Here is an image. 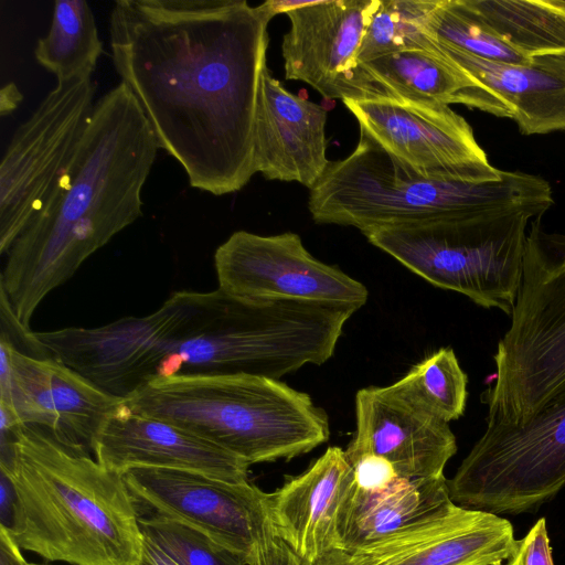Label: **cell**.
I'll return each instance as SVG.
<instances>
[{
    "label": "cell",
    "instance_id": "cell-1",
    "mask_svg": "<svg viewBox=\"0 0 565 565\" xmlns=\"http://www.w3.org/2000/svg\"><path fill=\"white\" fill-rule=\"evenodd\" d=\"M271 19L264 3L245 0L114 4L115 70L192 188L224 195L256 173L255 116Z\"/></svg>",
    "mask_w": 565,
    "mask_h": 565
},
{
    "label": "cell",
    "instance_id": "cell-2",
    "mask_svg": "<svg viewBox=\"0 0 565 565\" xmlns=\"http://www.w3.org/2000/svg\"><path fill=\"white\" fill-rule=\"evenodd\" d=\"M35 335L53 358L122 399L152 380L178 375L279 380L323 364L335 348L327 306L248 300L220 288L174 291L147 316Z\"/></svg>",
    "mask_w": 565,
    "mask_h": 565
},
{
    "label": "cell",
    "instance_id": "cell-3",
    "mask_svg": "<svg viewBox=\"0 0 565 565\" xmlns=\"http://www.w3.org/2000/svg\"><path fill=\"white\" fill-rule=\"evenodd\" d=\"M158 149L125 84L97 100L66 172L7 253L0 289L24 327L52 290L142 215Z\"/></svg>",
    "mask_w": 565,
    "mask_h": 565
},
{
    "label": "cell",
    "instance_id": "cell-4",
    "mask_svg": "<svg viewBox=\"0 0 565 565\" xmlns=\"http://www.w3.org/2000/svg\"><path fill=\"white\" fill-rule=\"evenodd\" d=\"M0 448L14 490L7 530L21 550L71 565L138 564L143 535L121 473L35 426Z\"/></svg>",
    "mask_w": 565,
    "mask_h": 565
},
{
    "label": "cell",
    "instance_id": "cell-5",
    "mask_svg": "<svg viewBox=\"0 0 565 565\" xmlns=\"http://www.w3.org/2000/svg\"><path fill=\"white\" fill-rule=\"evenodd\" d=\"M124 403L134 413L189 429L249 465L289 460L330 436L327 413L307 393L263 376L161 377Z\"/></svg>",
    "mask_w": 565,
    "mask_h": 565
},
{
    "label": "cell",
    "instance_id": "cell-6",
    "mask_svg": "<svg viewBox=\"0 0 565 565\" xmlns=\"http://www.w3.org/2000/svg\"><path fill=\"white\" fill-rule=\"evenodd\" d=\"M554 204L550 183L521 171L499 181L426 178L399 162L365 131L347 158L330 161L310 189L308 209L319 224L367 230L466 214Z\"/></svg>",
    "mask_w": 565,
    "mask_h": 565
},
{
    "label": "cell",
    "instance_id": "cell-7",
    "mask_svg": "<svg viewBox=\"0 0 565 565\" xmlns=\"http://www.w3.org/2000/svg\"><path fill=\"white\" fill-rule=\"evenodd\" d=\"M510 316L482 394L487 423L524 424L565 393V234L546 232L541 217L526 235Z\"/></svg>",
    "mask_w": 565,
    "mask_h": 565
},
{
    "label": "cell",
    "instance_id": "cell-8",
    "mask_svg": "<svg viewBox=\"0 0 565 565\" xmlns=\"http://www.w3.org/2000/svg\"><path fill=\"white\" fill-rule=\"evenodd\" d=\"M544 213L535 207L488 211L363 234L433 286L510 316L521 282L526 227Z\"/></svg>",
    "mask_w": 565,
    "mask_h": 565
},
{
    "label": "cell",
    "instance_id": "cell-9",
    "mask_svg": "<svg viewBox=\"0 0 565 565\" xmlns=\"http://www.w3.org/2000/svg\"><path fill=\"white\" fill-rule=\"evenodd\" d=\"M447 484L455 504L497 515L553 499L565 487V393L524 424L487 423Z\"/></svg>",
    "mask_w": 565,
    "mask_h": 565
},
{
    "label": "cell",
    "instance_id": "cell-10",
    "mask_svg": "<svg viewBox=\"0 0 565 565\" xmlns=\"http://www.w3.org/2000/svg\"><path fill=\"white\" fill-rule=\"evenodd\" d=\"M90 75L57 81L15 130L0 164V253L7 254L66 172L94 109Z\"/></svg>",
    "mask_w": 565,
    "mask_h": 565
},
{
    "label": "cell",
    "instance_id": "cell-11",
    "mask_svg": "<svg viewBox=\"0 0 565 565\" xmlns=\"http://www.w3.org/2000/svg\"><path fill=\"white\" fill-rule=\"evenodd\" d=\"M365 131L390 154L435 180L493 182V167L469 122L449 105L379 98L343 100Z\"/></svg>",
    "mask_w": 565,
    "mask_h": 565
},
{
    "label": "cell",
    "instance_id": "cell-12",
    "mask_svg": "<svg viewBox=\"0 0 565 565\" xmlns=\"http://www.w3.org/2000/svg\"><path fill=\"white\" fill-rule=\"evenodd\" d=\"M218 288L248 300H290L359 310L369 291L341 269L313 257L292 232H234L214 254Z\"/></svg>",
    "mask_w": 565,
    "mask_h": 565
},
{
    "label": "cell",
    "instance_id": "cell-13",
    "mask_svg": "<svg viewBox=\"0 0 565 565\" xmlns=\"http://www.w3.org/2000/svg\"><path fill=\"white\" fill-rule=\"evenodd\" d=\"M121 475L138 518L189 525L248 564L269 519L266 492L249 481L231 482L186 470L131 468Z\"/></svg>",
    "mask_w": 565,
    "mask_h": 565
},
{
    "label": "cell",
    "instance_id": "cell-14",
    "mask_svg": "<svg viewBox=\"0 0 565 565\" xmlns=\"http://www.w3.org/2000/svg\"><path fill=\"white\" fill-rule=\"evenodd\" d=\"M380 0L303 1L289 11L281 52L285 77L301 81L329 99L382 98L358 61Z\"/></svg>",
    "mask_w": 565,
    "mask_h": 565
},
{
    "label": "cell",
    "instance_id": "cell-15",
    "mask_svg": "<svg viewBox=\"0 0 565 565\" xmlns=\"http://www.w3.org/2000/svg\"><path fill=\"white\" fill-rule=\"evenodd\" d=\"M355 419V434L345 450L348 460L364 454L377 455L388 460L401 478L441 477L457 451L449 423L391 385L358 391Z\"/></svg>",
    "mask_w": 565,
    "mask_h": 565
},
{
    "label": "cell",
    "instance_id": "cell-16",
    "mask_svg": "<svg viewBox=\"0 0 565 565\" xmlns=\"http://www.w3.org/2000/svg\"><path fill=\"white\" fill-rule=\"evenodd\" d=\"M11 408L22 425L47 430L92 454L94 438L122 398L55 358H33L11 345Z\"/></svg>",
    "mask_w": 565,
    "mask_h": 565
},
{
    "label": "cell",
    "instance_id": "cell-17",
    "mask_svg": "<svg viewBox=\"0 0 565 565\" xmlns=\"http://www.w3.org/2000/svg\"><path fill=\"white\" fill-rule=\"evenodd\" d=\"M92 454L118 473L131 468L175 469L231 482L248 481L250 466L189 429L134 413L124 399L97 431Z\"/></svg>",
    "mask_w": 565,
    "mask_h": 565
},
{
    "label": "cell",
    "instance_id": "cell-18",
    "mask_svg": "<svg viewBox=\"0 0 565 565\" xmlns=\"http://www.w3.org/2000/svg\"><path fill=\"white\" fill-rule=\"evenodd\" d=\"M327 109L287 90L267 65L257 95L254 164L267 180L296 181L309 190L326 171Z\"/></svg>",
    "mask_w": 565,
    "mask_h": 565
},
{
    "label": "cell",
    "instance_id": "cell-19",
    "mask_svg": "<svg viewBox=\"0 0 565 565\" xmlns=\"http://www.w3.org/2000/svg\"><path fill=\"white\" fill-rule=\"evenodd\" d=\"M515 541L507 519L452 502L435 518L353 553L377 565H501Z\"/></svg>",
    "mask_w": 565,
    "mask_h": 565
},
{
    "label": "cell",
    "instance_id": "cell-20",
    "mask_svg": "<svg viewBox=\"0 0 565 565\" xmlns=\"http://www.w3.org/2000/svg\"><path fill=\"white\" fill-rule=\"evenodd\" d=\"M353 481L345 450L327 448L305 472L267 493V512L277 534L315 564L338 547V520Z\"/></svg>",
    "mask_w": 565,
    "mask_h": 565
},
{
    "label": "cell",
    "instance_id": "cell-21",
    "mask_svg": "<svg viewBox=\"0 0 565 565\" xmlns=\"http://www.w3.org/2000/svg\"><path fill=\"white\" fill-rule=\"evenodd\" d=\"M429 38L439 53L505 106L522 135L565 131V56L533 57L524 64L505 63L482 58Z\"/></svg>",
    "mask_w": 565,
    "mask_h": 565
},
{
    "label": "cell",
    "instance_id": "cell-22",
    "mask_svg": "<svg viewBox=\"0 0 565 565\" xmlns=\"http://www.w3.org/2000/svg\"><path fill=\"white\" fill-rule=\"evenodd\" d=\"M451 503L445 476L398 478L380 491L362 490L353 481L338 520L337 548L356 552L435 518Z\"/></svg>",
    "mask_w": 565,
    "mask_h": 565
},
{
    "label": "cell",
    "instance_id": "cell-23",
    "mask_svg": "<svg viewBox=\"0 0 565 565\" xmlns=\"http://www.w3.org/2000/svg\"><path fill=\"white\" fill-rule=\"evenodd\" d=\"M429 36V35H428ZM430 50H409L360 63L383 98L417 103L462 104L497 117L510 118L504 105L489 95L463 70Z\"/></svg>",
    "mask_w": 565,
    "mask_h": 565
},
{
    "label": "cell",
    "instance_id": "cell-24",
    "mask_svg": "<svg viewBox=\"0 0 565 565\" xmlns=\"http://www.w3.org/2000/svg\"><path fill=\"white\" fill-rule=\"evenodd\" d=\"M497 38L527 58L565 56V0H459Z\"/></svg>",
    "mask_w": 565,
    "mask_h": 565
},
{
    "label": "cell",
    "instance_id": "cell-25",
    "mask_svg": "<svg viewBox=\"0 0 565 565\" xmlns=\"http://www.w3.org/2000/svg\"><path fill=\"white\" fill-rule=\"evenodd\" d=\"M103 53L95 18L84 0H56L49 32L38 40L36 62L57 81L92 75Z\"/></svg>",
    "mask_w": 565,
    "mask_h": 565
},
{
    "label": "cell",
    "instance_id": "cell-26",
    "mask_svg": "<svg viewBox=\"0 0 565 565\" xmlns=\"http://www.w3.org/2000/svg\"><path fill=\"white\" fill-rule=\"evenodd\" d=\"M467 374L451 348H440L415 364L391 386L449 423L459 419L466 409Z\"/></svg>",
    "mask_w": 565,
    "mask_h": 565
},
{
    "label": "cell",
    "instance_id": "cell-27",
    "mask_svg": "<svg viewBox=\"0 0 565 565\" xmlns=\"http://www.w3.org/2000/svg\"><path fill=\"white\" fill-rule=\"evenodd\" d=\"M437 0H380L365 30L359 63L409 50H429L424 31Z\"/></svg>",
    "mask_w": 565,
    "mask_h": 565
},
{
    "label": "cell",
    "instance_id": "cell-28",
    "mask_svg": "<svg viewBox=\"0 0 565 565\" xmlns=\"http://www.w3.org/2000/svg\"><path fill=\"white\" fill-rule=\"evenodd\" d=\"M424 31L439 42L482 58L522 64L532 60L491 33L459 0H437L426 17Z\"/></svg>",
    "mask_w": 565,
    "mask_h": 565
},
{
    "label": "cell",
    "instance_id": "cell-29",
    "mask_svg": "<svg viewBox=\"0 0 565 565\" xmlns=\"http://www.w3.org/2000/svg\"><path fill=\"white\" fill-rule=\"evenodd\" d=\"M138 521L142 535L180 565H246L238 555L189 525L159 516H140Z\"/></svg>",
    "mask_w": 565,
    "mask_h": 565
},
{
    "label": "cell",
    "instance_id": "cell-30",
    "mask_svg": "<svg viewBox=\"0 0 565 565\" xmlns=\"http://www.w3.org/2000/svg\"><path fill=\"white\" fill-rule=\"evenodd\" d=\"M1 335L17 351L33 358H52L41 344L35 332L24 327L15 317L13 309L2 289H0Z\"/></svg>",
    "mask_w": 565,
    "mask_h": 565
},
{
    "label": "cell",
    "instance_id": "cell-31",
    "mask_svg": "<svg viewBox=\"0 0 565 565\" xmlns=\"http://www.w3.org/2000/svg\"><path fill=\"white\" fill-rule=\"evenodd\" d=\"M247 565H313L300 556L276 532L270 519L256 543L254 554Z\"/></svg>",
    "mask_w": 565,
    "mask_h": 565
},
{
    "label": "cell",
    "instance_id": "cell-32",
    "mask_svg": "<svg viewBox=\"0 0 565 565\" xmlns=\"http://www.w3.org/2000/svg\"><path fill=\"white\" fill-rule=\"evenodd\" d=\"M507 565H554L544 518L536 521L523 539L515 541Z\"/></svg>",
    "mask_w": 565,
    "mask_h": 565
},
{
    "label": "cell",
    "instance_id": "cell-33",
    "mask_svg": "<svg viewBox=\"0 0 565 565\" xmlns=\"http://www.w3.org/2000/svg\"><path fill=\"white\" fill-rule=\"evenodd\" d=\"M349 462L352 466L354 484L362 490H384L401 478L393 465L377 455L364 454Z\"/></svg>",
    "mask_w": 565,
    "mask_h": 565
},
{
    "label": "cell",
    "instance_id": "cell-34",
    "mask_svg": "<svg viewBox=\"0 0 565 565\" xmlns=\"http://www.w3.org/2000/svg\"><path fill=\"white\" fill-rule=\"evenodd\" d=\"M9 531L0 526V565H29Z\"/></svg>",
    "mask_w": 565,
    "mask_h": 565
},
{
    "label": "cell",
    "instance_id": "cell-35",
    "mask_svg": "<svg viewBox=\"0 0 565 565\" xmlns=\"http://www.w3.org/2000/svg\"><path fill=\"white\" fill-rule=\"evenodd\" d=\"M0 526L9 529L12 522L14 490L4 471L0 470Z\"/></svg>",
    "mask_w": 565,
    "mask_h": 565
},
{
    "label": "cell",
    "instance_id": "cell-36",
    "mask_svg": "<svg viewBox=\"0 0 565 565\" xmlns=\"http://www.w3.org/2000/svg\"><path fill=\"white\" fill-rule=\"evenodd\" d=\"M137 565H180L149 537L143 535L142 550Z\"/></svg>",
    "mask_w": 565,
    "mask_h": 565
},
{
    "label": "cell",
    "instance_id": "cell-37",
    "mask_svg": "<svg viewBox=\"0 0 565 565\" xmlns=\"http://www.w3.org/2000/svg\"><path fill=\"white\" fill-rule=\"evenodd\" d=\"M313 565H377L364 556L333 548L322 555Z\"/></svg>",
    "mask_w": 565,
    "mask_h": 565
},
{
    "label": "cell",
    "instance_id": "cell-38",
    "mask_svg": "<svg viewBox=\"0 0 565 565\" xmlns=\"http://www.w3.org/2000/svg\"><path fill=\"white\" fill-rule=\"evenodd\" d=\"M23 95L14 83H8L0 90V114H11L22 102Z\"/></svg>",
    "mask_w": 565,
    "mask_h": 565
},
{
    "label": "cell",
    "instance_id": "cell-39",
    "mask_svg": "<svg viewBox=\"0 0 565 565\" xmlns=\"http://www.w3.org/2000/svg\"><path fill=\"white\" fill-rule=\"evenodd\" d=\"M29 565H46V564H29Z\"/></svg>",
    "mask_w": 565,
    "mask_h": 565
}]
</instances>
